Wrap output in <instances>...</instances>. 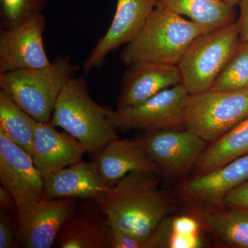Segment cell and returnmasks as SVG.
<instances>
[{
	"instance_id": "1",
	"label": "cell",
	"mask_w": 248,
	"mask_h": 248,
	"mask_svg": "<svg viewBox=\"0 0 248 248\" xmlns=\"http://www.w3.org/2000/svg\"><path fill=\"white\" fill-rule=\"evenodd\" d=\"M156 173L132 172L95 201L112 230L146 243L172 208Z\"/></svg>"
},
{
	"instance_id": "2",
	"label": "cell",
	"mask_w": 248,
	"mask_h": 248,
	"mask_svg": "<svg viewBox=\"0 0 248 248\" xmlns=\"http://www.w3.org/2000/svg\"><path fill=\"white\" fill-rule=\"evenodd\" d=\"M205 28L156 6L138 35L122 50L120 60L129 66L153 62L178 66L191 42Z\"/></svg>"
},
{
	"instance_id": "3",
	"label": "cell",
	"mask_w": 248,
	"mask_h": 248,
	"mask_svg": "<svg viewBox=\"0 0 248 248\" xmlns=\"http://www.w3.org/2000/svg\"><path fill=\"white\" fill-rule=\"evenodd\" d=\"M110 110L91 97L84 77H72L62 88L50 123L79 140L94 154L119 138L109 116Z\"/></svg>"
},
{
	"instance_id": "4",
	"label": "cell",
	"mask_w": 248,
	"mask_h": 248,
	"mask_svg": "<svg viewBox=\"0 0 248 248\" xmlns=\"http://www.w3.org/2000/svg\"><path fill=\"white\" fill-rule=\"evenodd\" d=\"M79 70L71 57L58 55L45 68L0 73V91L37 122H50L63 85Z\"/></svg>"
},
{
	"instance_id": "5",
	"label": "cell",
	"mask_w": 248,
	"mask_h": 248,
	"mask_svg": "<svg viewBox=\"0 0 248 248\" xmlns=\"http://www.w3.org/2000/svg\"><path fill=\"white\" fill-rule=\"evenodd\" d=\"M239 43L236 22L202 32L191 42L178 64L189 94L211 89Z\"/></svg>"
},
{
	"instance_id": "6",
	"label": "cell",
	"mask_w": 248,
	"mask_h": 248,
	"mask_svg": "<svg viewBox=\"0 0 248 248\" xmlns=\"http://www.w3.org/2000/svg\"><path fill=\"white\" fill-rule=\"evenodd\" d=\"M248 117V89H209L187 98L182 127L206 142H215Z\"/></svg>"
},
{
	"instance_id": "7",
	"label": "cell",
	"mask_w": 248,
	"mask_h": 248,
	"mask_svg": "<svg viewBox=\"0 0 248 248\" xmlns=\"http://www.w3.org/2000/svg\"><path fill=\"white\" fill-rule=\"evenodd\" d=\"M189 94L182 84L155 94L145 102L125 108L111 110L109 116L117 130L144 133L183 128L184 108Z\"/></svg>"
},
{
	"instance_id": "8",
	"label": "cell",
	"mask_w": 248,
	"mask_h": 248,
	"mask_svg": "<svg viewBox=\"0 0 248 248\" xmlns=\"http://www.w3.org/2000/svg\"><path fill=\"white\" fill-rule=\"evenodd\" d=\"M147 132L137 141L166 175L180 177L197 162L205 150L206 141L183 128Z\"/></svg>"
},
{
	"instance_id": "9",
	"label": "cell",
	"mask_w": 248,
	"mask_h": 248,
	"mask_svg": "<svg viewBox=\"0 0 248 248\" xmlns=\"http://www.w3.org/2000/svg\"><path fill=\"white\" fill-rule=\"evenodd\" d=\"M76 201L40 199L18 208L16 215L18 248L53 247L62 227L76 208Z\"/></svg>"
},
{
	"instance_id": "10",
	"label": "cell",
	"mask_w": 248,
	"mask_h": 248,
	"mask_svg": "<svg viewBox=\"0 0 248 248\" xmlns=\"http://www.w3.org/2000/svg\"><path fill=\"white\" fill-rule=\"evenodd\" d=\"M45 27L42 13L16 27L0 29V73L51 64L44 45Z\"/></svg>"
},
{
	"instance_id": "11",
	"label": "cell",
	"mask_w": 248,
	"mask_h": 248,
	"mask_svg": "<svg viewBox=\"0 0 248 248\" xmlns=\"http://www.w3.org/2000/svg\"><path fill=\"white\" fill-rule=\"evenodd\" d=\"M156 7V0H117L110 27L83 64L85 73L104 66L108 55L138 35Z\"/></svg>"
},
{
	"instance_id": "12",
	"label": "cell",
	"mask_w": 248,
	"mask_h": 248,
	"mask_svg": "<svg viewBox=\"0 0 248 248\" xmlns=\"http://www.w3.org/2000/svg\"><path fill=\"white\" fill-rule=\"evenodd\" d=\"M0 182L16 200L18 208L43 199V176L29 153L0 129Z\"/></svg>"
},
{
	"instance_id": "13",
	"label": "cell",
	"mask_w": 248,
	"mask_h": 248,
	"mask_svg": "<svg viewBox=\"0 0 248 248\" xmlns=\"http://www.w3.org/2000/svg\"><path fill=\"white\" fill-rule=\"evenodd\" d=\"M182 84L178 66L153 62L129 65L121 81L118 109L138 105L164 90Z\"/></svg>"
},
{
	"instance_id": "14",
	"label": "cell",
	"mask_w": 248,
	"mask_h": 248,
	"mask_svg": "<svg viewBox=\"0 0 248 248\" xmlns=\"http://www.w3.org/2000/svg\"><path fill=\"white\" fill-rule=\"evenodd\" d=\"M112 227L95 201H83L59 233L57 248H110Z\"/></svg>"
},
{
	"instance_id": "15",
	"label": "cell",
	"mask_w": 248,
	"mask_h": 248,
	"mask_svg": "<svg viewBox=\"0 0 248 248\" xmlns=\"http://www.w3.org/2000/svg\"><path fill=\"white\" fill-rule=\"evenodd\" d=\"M248 180V153L205 174L195 176L181 186L184 200L201 206L221 205L230 191Z\"/></svg>"
},
{
	"instance_id": "16",
	"label": "cell",
	"mask_w": 248,
	"mask_h": 248,
	"mask_svg": "<svg viewBox=\"0 0 248 248\" xmlns=\"http://www.w3.org/2000/svg\"><path fill=\"white\" fill-rule=\"evenodd\" d=\"M89 150L66 131H59L48 122L35 124L32 159L42 176L71 166L82 160Z\"/></svg>"
},
{
	"instance_id": "17",
	"label": "cell",
	"mask_w": 248,
	"mask_h": 248,
	"mask_svg": "<svg viewBox=\"0 0 248 248\" xmlns=\"http://www.w3.org/2000/svg\"><path fill=\"white\" fill-rule=\"evenodd\" d=\"M45 200L73 199L97 201L108 192L94 163L81 160L68 167L44 176Z\"/></svg>"
},
{
	"instance_id": "18",
	"label": "cell",
	"mask_w": 248,
	"mask_h": 248,
	"mask_svg": "<svg viewBox=\"0 0 248 248\" xmlns=\"http://www.w3.org/2000/svg\"><path fill=\"white\" fill-rule=\"evenodd\" d=\"M94 155L93 162L110 187L130 172H160L158 166L136 140L116 139Z\"/></svg>"
},
{
	"instance_id": "19",
	"label": "cell",
	"mask_w": 248,
	"mask_h": 248,
	"mask_svg": "<svg viewBox=\"0 0 248 248\" xmlns=\"http://www.w3.org/2000/svg\"><path fill=\"white\" fill-rule=\"evenodd\" d=\"M156 6L185 16L208 31L237 20L234 7L223 0H156Z\"/></svg>"
},
{
	"instance_id": "20",
	"label": "cell",
	"mask_w": 248,
	"mask_h": 248,
	"mask_svg": "<svg viewBox=\"0 0 248 248\" xmlns=\"http://www.w3.org/2000/svg\"><path fill=\"white\" fill-rule=\"evenodd\" d=\"M248 153V117L205 148L193 169L195 176L205 174Z\"/></svg>"
},
{
	"instance_id": "21",
	"label": "cell",
	"mask_w": 248,
	"mask_h": 248,
	"mask_svg": "<svg viewBox=\"0 0 248 248\" xmlns=\"http://www.w3.org/2000/svg\"><path fill=\"white\" fill-rule=\"evenodd\" d=\"M204 221L215 236L230 247L248 248V210L212 209L205 214Z\"/></svg>"
},
{
	"instance_id": "22",
	"label": "cell",
	"mask_w": 248,
	"mask_h": 248,
	"mask_svg": "<svg viewBox=\"0 0 248 248\" xmlns=\"http://www.w3.org/2000/svg\"><path fill=\"white\" fill-rule=\"evenodd\" d=\"M27 112L0 91V129L8 138L32 156L35 124Z\"/></svg>"
},
{
	"instance_id": "23",
	"label": "cell",
	"mask_w": 248,
	"mask_h": 248,
	"mask_svg": "<svg viewBox=\"0 0 248 248\" xmlns=\"http://www.w3.org/2000/svg\"><path fill=\"white\" fill-rule=\"evenodd\" d=\"M210 89L227 91L248 89V41L240 42Z\"/></svg>"
},
{
	"instance_id": "24",
	"label": "cell",
	"mask_w": 248,
	"mask_h": 248,
	"mask_svg": "<svg viewBox=\"0 0 248 248\" xmlns=\"http://www.w3.org/2000/svg\"><path fill=\"white\" fill-rule=\"evenodd\" d=\"M50 0H0L1 29L16 27L46 9Z\"/></svg>"
},
{
	"instance_id": "25",
	"label": "cell",
	"mask_w": 248,
	"mask_h": 248,
	"mask_svg": "<svg viewBox=\"0 0 248 248\" xmlns=\"http://www.w3.org/2000/svg\"><path fill=\"white\" fill-rule=\"evenodd\" d=\"M18 248L16 215L1 210L0 248Z\"/></svg>"
},
{
	"instance_id": "26",
	"label": "cell",
	"mask_w": 248,
	"mask_h": 248,
	"mask_svg": "<svg viewBox=\"0 0 248 248\" xmlns=\"http://www.w3.org/2000/svg\"><path fill=\"white\" fill-rule=\"evenodd\" d=\"M221 205L248 210V180L230 191L223 199Z\"/></svg>"
},
{
	"instance_id": "27",
	"label": "cell",
	"mask_w": 248,
	"mask_h": 248,
	"mask_svg": "<svg viewBox=\"0 0 248 248\" xmlns=\"http://www.w3.org/2000/svg\"><path fill=\"white\" fill-rule=\"evenodd\" d=\"M199 234H179L170 232L167 241V248H198L202 246Z\"/></svg>"
},
{
	"instance_id": "28",
	"label": "cell",
	"mask_w": 248,
	"mask_h": 248,
	"mask_svg": "<svg viewBox=\"0 0 248 248\" xmlns=\"http://www.w3.org/2000/svg\"><path fill=\"white\" fill-rule=\"evenodd\" d=\"M198 222L187 216L176 217L170 223V231L179 234H199Z\"/></svg>"
},
{
	"instance_id": "29",
	"label": "cell",
	"mask_w": 248,
	"mask_h": 248,
	"mask_svg": "<svg viewBox=\"0 0 248 248\" xmlns=\"http://www.w3.org/2000/svg\"><path fill=\"white\" fill-rule=\"evenodd\" d=\"M144 242L124 232L112 230L110 248H144Z\"/></svg>"
},
{
	"instance_id": "30",
	"label": "cell",
	"mask_w": 248,
	"mask_h": 248,
	"mask_svg": "<svg viewBox=\"0 0 248 248\" xmlns=\"http://www.w3.org/2000/svg\"><path fill=\"white\" fill-rule=\"evenodd\" d=\"M239 16L236 22L239 29L240 42L248 41V0L239 3Z\"/></svg>"
},
{
	"instance_id": "31",
	"label": "cell",
	"mask_w": 248,
	"mask_h": 248,
	"mask_svg": "<svg viewBox=\"0 0 248 248\" xmlns=\"http://www.w3.org/2000/svg\"><path fill=\"white\" fill-rule=\"evenodd\" d=\"M0 207L1 210L16 215L18 207L14 196L4 188L0 186Z\"/></svg>"
},
{
	"instance_id": "32",
	"label": "cell",
	"mask_w": 248,
	"mask_h": 248,
	"mask_svg": "<svg viewBox=\"0 0 248 248\" xmlns=\"http://www.w3.org/2000/svg\"><path fill=\"white\" fill-rule=\"evenodd\" d=\"M223 1H224L226 4L235 8V6H239V3L241 2V0H223Z\"/></svg>"
}]
</instances>
